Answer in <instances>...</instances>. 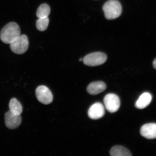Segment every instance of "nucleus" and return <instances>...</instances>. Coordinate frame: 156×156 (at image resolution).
Listing matches in <instances>:
<instances>
[{
  "label": "nucleus",
  "instance_id": "10",
  "mask_svg": "<svg viewBox=\"0 0 156 156\" xmlns=\"http://www.w3.org/2000/svg\"><path fill=\"white\" fill-rule=\"evenodd\" d=\"M106 85L103 82H94L88 86L87 90L89 94L95 95L103 92L106 89Z\"/></svg>",
  "mask_w": 156,
  "mask_h": 156
},
{
  "label": "nucleus",
  "instance_id": "2",
  "mask_svg": "<svg viewBox=\"0 0 156 156\" xmlns=\"http://www.w3.org/2000/svg\"><path fill=\"white\" fill-rule=\"evenodd\" d=\"M102 9L105 17L109 20L118 18L122 13V5L117 0L107 1L103 5Z\"/></svg>",
  "mask_w": 156,
  "mask_h": 156
},
{
  "label": "nucleus",
  "instance_id": "4",
  "mask_svg": "<svg viewBox=\"0 0 156 156\" xmlns=\"http://www.w3.org/2000/svg\"><path fill=\"white\" fill-rule=\"evenodd\" d=\"M107 60L106 54L102 52H96L87 55L83 58V61L86 65L96 66L102 65Z\"/></svg>",
  "mask_w": 156,
  "mask_h": 156
},
{
  "label": "nucleus",
  "instance_id": "3",
  "mask_svg": "<svg viewBox=\"0 0 156 156\" xmlns=\"http://www.w3.org/2000/svg\"><path fill=\"white\" fill-rule=\"evenodd\" d=\"M29 44L28 37L26 35H21L10 44V47L13 53L22 54L28 50Z\"/></svg>",
  "mask_w": 156,
  "mask_h": 156
},
{
  "label": "nucleus",
  "instance_id": "12",
  "mask_svg": "<svg viewBox=\"0 0 156 156\" xmlns=\"http://www.w3.org/2000/svg\"><path fill=\"white\" fill-rule=\"evenodd\" d=\"M112 156H131V153L126 148L121 146H116L112 147L110 151Z\"/></svg>",
  "mask_w": 156,
  "mask_h": 156
},
{
  "label": "nucleus",
  "instance_id": "9",
  "mask_svg": "<svg viewBox=\"0 0 156 156\" xmlns=\"http://www.w3.org/2000/svg\"><path fill=\"white\" fill-rule=\"evenodd\" d=\"M141 135L148 139L156 138V124H146L142 126L140 129Z\"/></svg>",
  "mask_w": 156,
  "mask_h": 156
},
{
  "label": "nucleus",
  "instance_id": "7",
  "mask_svg": "<svg viewBox=\"0 0 156 156\" xmlns=\"http://www.w3.org/2000/svg\"><path fill=\"white\" fill-rule=\"evenodd\" d=\"M21 120L20 115L13 114L10 110L5 114V124L9 129H14L18 128L21 124Z\"/></svg>",
  "mask_w": 156,
  "mask_h": 156
},
{
  "label": "nucleus",
  "instance_id": "5",
  "mask_svg": "<svg viewBox=\"0 0 156 156\" xmlns=\"http://www.w3.org/2000/svg\"><path fill=\"white\" fill-rule=\"evenodd\" d=\"M37 99L44 105L50 104L53 101V95L47 87L41 85L37 88L36 91Z\"/></svg>",
  "mask_w": 156,
  "mask_h": 156
},
{
  "label": "nucleus",
  "instance_id": "11",
  "mask_svg": "<svg viewBox=\"0 0 156 156\" xmlns=\"http://www.w3.org/2000/svg\"><path fill=\"white\" fill-rule=\"evenodd\" d=\"M152 99V96L151 94L148 92L144 93L136 101L135 106L138 109L145 108L151 103Z\"/></svg>",
  "mask_w": 156,
  "mask_h": 156
},
{
  "label": "nucleus",
  "instance_id": "6",
  "mask_svg": "<svg viewBox=\"0 0 156 156\" xmlns=\"http://www.w3.org/2000/svg\"><path fill=\"white\" fill-rule=\"evenodd\" d=\"M104 103L107 110L111 113H114L118 111L120 105L119 97L112 93L108 94L105 96Z\"/></svg>",
  "mask_w": 156,
  "mask_h": 156
},
{
  "label": "nucleus",
  "instance_id": "8",
  "mask_svg": "<svg viewBox=\"0 0 156 156\" xmlns=\"http://www.w3.org/2000/svg\"><path fill=\"white\" fill-rule=\"evenodd\" d=\"M105 108L102 103L97 102L91 106L88 111V115L92 119L97 120L104 115Z\"/></svg>",
  "mask_w": 156,
  "mask_h": 156
},
{
  "label": "nucleus",
  "instance_id": "14",
  "mask_svg": "<svg viewBox=\"0 0 156 156\" xmlns=\"http://www.w3.org/2000/svg\"><path fill=\"white\" fill-rule=\"evenodd\" d=\"M50 12L49 6L47 4H43L38 7L37 10L36 15L38 18L48 17Z\"/></svg>",
  "mask_w": 156,
  "mask_h": 156
},
{
  "label": "nucleus",
  "instance_id": "16",
  "mask_svg": "<svg viewBox=\"0 0 156 156\" xmlns=\"http://www.w3.org/2000/svg\"><path fill=\"white\" fill-rule=\"evenodd\" d=\"M153 66L154 68L156 69V58H155L153 62Z\"/></svg>",
  "mask_w": 156,
  "mask_h": 156
},
{
  "label": "nucleus",
  "instance_id": "15",
  "mask_svg": "<svg viewBox=\"0 0 156 156\" xmlns=\"http://www.w3.org/2000/svg\"><path fill=\"white\" fill-rule=\"evenodd\" d=\"M49 23L48 17L39 18L36 22V27L39 30L44 31L47 29Z\"/></svg>",
  "mask_w": 156,
  "mask_h": 156
},
{
  "label": "nucleus",
  "instance_id": "1",
  "mask_svg": "<svg viewBox=\"0 0 156 156\" xmlns=\"http://www.w3.org/2000/svg\"><path fill=\"white\" fill-rule=\"evenodd\" d=\"M20 35V29L19 25L15 22L6 25L1 31L0 39L6 44H10Z\"/></svg>",
  "mask_w": 156,
  "mask_h": 156
},
{
  "label": "nucleus",
  "instance_id": "13",
  "mask_svg": "<svg viewBox=\"0 0 156 156\" xmlns=\"http://www.w3.org/2000/svg\"><path fill=\"white\" fill-rule=\"evenodd\" d=\"M9 110L16 115H20L23 112V107L21 103L16 98L12 99L9 103Z\"/></svg>",
  "mask_w": 156,
  "mask_h": 156
},
{
  "label": "nucleus",
  "instance_id": "17",
  "mask_svg": "<svg viewBox=\"0 0 156 156\" xmlns=\"http://www.w3.org/2000/svg\"><path fill=\"white\" fill-rule=\"evenodd\" d=\"M83 58H80L79 59V61L80 62H81L82 61H83Z\"/></svg>",
  "mask_w": 156,
  "mask_h": 156
}]
</instances>
